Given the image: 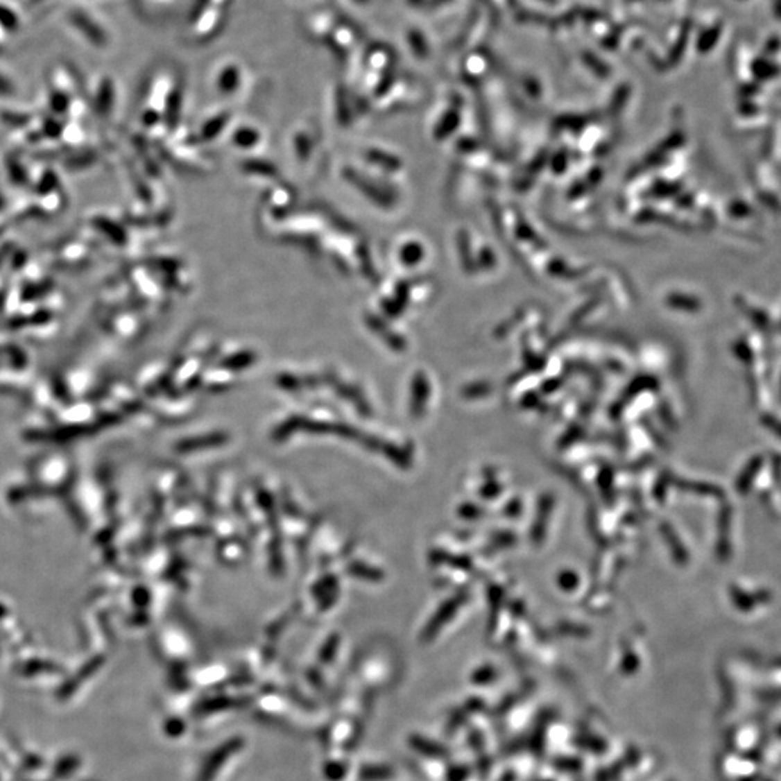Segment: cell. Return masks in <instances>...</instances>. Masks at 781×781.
I'll use <instances>...</instances> for the list:
<instances>
[{
	"instance_id": "277c9868",
	"label": "cell",
	"mask_w": 781,
	"mask_h": 781,
	"mask_svg": "<svg viewBox=\"0 0 781 781\" xmlns=\"http://www.w3.org/2000/svg\"><path fill=\"white\" fill-rule=\"evenodd\" d=\"M253 361V356L252 354H237L233 356V358H229L228 361H225L223 366L229 368V369H241L248 366L250 362Z\"/></svg>"
},
{
	"instance_id": "7a4b0ae2",
	"label": "cell",
	"mask_w": 781,
	"mask_h": 781,
	"mask_svg": "<svg viewBox=\"0 0 781 781\" xmlns=\"http://www.w3.org/2000/svg\"><path fill=\"white\" fill-rule=\"evenodd\" d=\"M228 441V436L223 433H214L203 437H191L180 441L177 450L182 453H190L196 450H205L210 447H218Z\"/></svg>"
},
{
	"instance_id": "6da1fadb",
	"label": "cell",
	"mask_w": 781,
	"mask_h": 781,
	"mask_svg": "<svg viewBox=\"0 0 781 781\" xmlns=\"http://www.w3.org/2000/svg\"><path fill=\"white\" fill-rule=\"evenodd\" d=\"M239 746H241L239 741L233 739V741H229L228 744L222 745V748H218L217 751H214L213 755L210 757V759L205 764V766H203L198 781H210L216 775L218 769L223 766V764L229 759L230 755H233L237 751Z\"/></svg>"
},
{
	"instance_id": "3957f363",
	"label": "cell",
	"mask_w": 781,
	"mask_h": 781,
	"mask_svg": "<svg viewBox=\"0 0 781 781\" xmlns=\"http://www.w3.org/2000/svg\"><path fill=\"white\" fill-rule=\"evenodd\" d=\"M349 572H350L352 576L361 577V579H365V581H378V579H381V577H382V574H381L379 570H375L373 567L366 566V565H363V563H353V565H350V566H349Z\"/></svg>"
}]
</instances>
